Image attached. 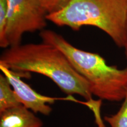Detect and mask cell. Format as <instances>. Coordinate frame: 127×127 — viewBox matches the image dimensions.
<instances>
[{
	"mask_svg": "<svg viewBox=\"0 0 127 127\" xmlns=\"http://www.w3.org/2000/svg\"><path fill=\"white\" fill-rule=\"evenodd\" d=\"M0 65L16 72L44 75L68 95H78L87 101L93 99L87 81L65 55L51 44L42 42L8 48L1 54Z\"/></svg>",
	"mask_w": 127,
	"mask_h": 127,
	"instance_id": "6da1fadb",
	"label": "cell"
},
{
	"mask_svg": "<svg viewBox=\"0 0 127 127\" xmlns=\"http://www.w3.org/2000/svg\"><path fill=\"white\" fill-rule=\"evenodd\" d=\"M42 42L51 44L65 55L76 71L88 82L92 95L110 102L123 101L127 94V66L109 65L96 53L74 47L61 35L50 30L39 33Z\"/></svg>",
	"mask_w": 127,
	"mask_h": 127,
	"instance_id": "7a4b0ae2",
	"label": "cell"
},
{
	"mask_svg": "<svg viewBox=\"0 0 127 127\" xmlns=\"http://www.w3.org/2000/svg\"><path fill=\"white\" fill-rule=\"evenodd\" d=\"M58 27L79 31L84 26L99 28L123 48L127 24V0H67L61 8L48 14Z\"/></svg>",
	"mask_w": 127,
	"mask_h": 127,
	"instance_id": "3957f363",
	"label": "cell"
},
{
	"mask_svg": "<svg viewBox=\"0 0 127 127\" xmlns=\"http://www.w3.org/2000/svg\"><path fill=\"white\" fill-rule=\"evenodd\" d=\"M8 14L5 32L8 47L20 45L26 32L42 31L47 25V12L38 0H8Z\"/></svg>",
	"mask_w": 127,
	"mask_h": 127,
	"instance_id": "277c9868",
	"label": "cell"
},
{
	"mask_svg": "<svg viewBox=\"0 0 127 127\" xmlns=\"http://www.w3.org/2000/svg\"><path fill=\"white\" fill-rule=\"evenodd\" d=\"M0 70L8 79L22 105L35 114L49 115L51 113L52 109L50 105L53 104L57 98L40 94L21 79L27 77L29 74L14 72L1 65Z\"/></svg>",
	"mask_w": 127,
	"mask_h": 127,
	"instance_id": "5b68a950",
	"label": "cell"
},
{
	"mask_svg": "<svg viewBox=\"0 0 127 127\" xmlns=\"http://www.w3.org/2000/svg\"><path fill=\"white\" fill-rule=\"evenodd\" d=\"M35 114L21 105L0 113V127H42Z\"/></svg>",
	"mask_w": 127,
	"mask_h": 127,
	"instance_id": "8992f818",
	"label": "cell"
},
{
	"mask_svg": "<svg viewBox=\"0 0 127 127\" xmlns=\"http://www.w3.org/2000/svg\"><path fill=\"white\" fill-rule=\"evenodd\" d=\"M22 105L19 102L8 79L0 74V113Z\"/></svg>",
	"mask_w": 127,
	"mask_h": 127,
	"instance_id": "52a82bcc",
	"label": "cell"
},
{
	"mask_svg": "<svg viewBox=\"0 0 127 127\" xmlns=\"http://www.w3.org/2000/svg\"><path fill=\"white\" fill-rule=\"evenodd\" d=\"M104 119L111 127H127V94L117 113L105 116Z\"/></svg>",
	"mask_w": 127,
	"mask_h": 127,
	"instance_id": "ba28073f",
	"label": "cell"
},
{
	"mask_svg": "<svg viewBox=\"0 0 127 127\" xmlns=\"http://www.w3.org/2000/svg\"><path fill=\"white\" fill-rule=\"evenodd\" d=\"M8 0H0V47L8 48L5 41V32L8 24Z\"/></svg>",
	"mask_w": 127,
	"mask_h": 127,
	"instance_id": "9c48e42d",
	"label": "cell"
},
{
	"mask_svg": "<svg viewBox=\"0 0 127 127\" xmlns=\"http://www.w3.org/2000/svg\"><path fill=\"white\" fill-rule=\"evenodd\" d=\"M66 1L67 0H38L48 14L54 13L59 10L65 4Z\"/></svg>",
	"mask_w": 127,
	"mask_h": 127,
	"instance_id": "30bf717a",
	"label": "cell"
},
{
	"mask_svg": "<svg viewBox=\"0 0 127 127\" xmlns=\"http://www.w3.org/2000/svg\"><path fill=\"white\" fill-rule=\"evenodd\" d=\"M123 48H124L125 57H126V59H127V24L126 30H125V38H124V41Z\"/></svg>",
	"mask_w": 127,
	"mask_h": 127,
	"instance_id": "8fae6325",
	"label": "cell"
}]
</instances>
